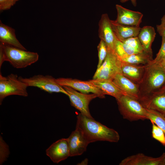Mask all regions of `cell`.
<instances>
[{
	"mask_svg": "<svg viewBox=\"0 0 165 165\" xmlns=\"http://www.w3.org/2000/svg\"><path fill=\"white\" fill-rule=\"evenodd\" d=\"M76 127L83 132L90 143L98 141L118 142L120 138L119 133L99 122L87 117L81 113L77 116Z\"/></svg>",
	"mask_w": 165,
	"mask_h": 165,
	"instance_id": "obj_1",
	"label": "cell"
},
{
	"mask_svg": "<svg viewBox=\"0 0 165 165\" xmlns=\"http://www.w3.org/2000/svg\"><path fill=\"white\" fill-rule=\"evenodd\" d=\"M37 53L28 51L12 46L0 43V69L5 61L9 62L14 68H23L38 59Z\"/></svg>",
	"mask_w": 165,
	"mask_h": 165,
	"instance_id": "obj_2",
	"label": "cell"
},
{
	"mask_svg": "<svg viewBox=\"0 0 165 165\" xmlns=\"http://www.w3.org/2000/svg\"><path fill=\"white\" fill-rule=\"evenodd\" d=\"M165 84V71L153 65H146L143 77L138 84L139 98L158 91Z\"/></svg>",
	"mask_w": 165,
	"mask_h": 165,
	"instance_id": "obj_3",
	"label": "cell"
},
{
	"mask_svg": "<svg viewBox=\"0 0 165 165\" xmlns=\"http://www.w3.org/2000/svg\"><path fill=\"white\" fill-rule=\"evenodd\" d=\"M116 100L123 118L131 121L148 119L147 109L138 99L123 95Z\"/></svg>",
	"mask_w": 165,
	"mask_h": 165,
	"instance_id": "obj_4",
	"label": "cell"
},
{
	"mask_svg": "<svg viewBox=\"0 0 165 165\" xmlns=\"http://www.w3.org/2000/svg\"><path fill=\"white\" fill-rule=\"evenodd\" d=\"M122 61L115 51L108 50V54L101 65L97 70L93 79L112 81L118 74L122 73Z\"/></svg>",
	"mask_w": 165,
	"mask_h": 165,
	"instance_id": "obj_5",
	"label": "cell"
},
{
	"mask_svg": "<svg viewBox=\"0 0 165 165\" xmlns=\"http://www.w3.org/2000/svg\"><path fill=\"white\" fill-rule=\"evenodd\" d=\"M17 75L11 74L6 77L0 73V105L6 97L18 95L24 97L28 96L24 83L19 79Z\"/></svg>",
	"mask_w": 165,
	"mask_h": 165,
	"instance_id": "obj_6",
	"label": "cell"
},
{
	"mask_svg": "<svg viewBox=\"0 0 165 165\" xmlns=\"http://www.w3.org/2000/svg\"><path fill=\"white\" fill-rule=\"evenodd\" d=\"M18 78L28 86L37 87L50 93H61L68 95L63 86L58 83L56 79L51 75H38L28 78L19 76Z\"/></svg>",
	"mask_w": 165,
	"mask_h": 165,
	"instance_id": "obj_7",
	"label": "cell"
},
{
	"mask_svg": "<svg viewBox=\"0 0 165 165\" xmlns=\"http://www.w3.org/2000/svg\"><path fill=\"white\" fill-rule=\"evenodd\" d=\"M68 94L71 105L79 111L83 115L90 118H93L91 116L89 108L90 102L99 96L92 93L88 94L77 92L74 89L66 86H63Z\"/></svg>",
	"mask_w": 165,
	"mask_h": 165,
	"instance_id": "obj_8",
	"label": "cell"
},
{
	"mask_svg": "<svg viewBox=\"0 0 165 165\" xmlns=\"http://www.w3.org/2000/svg\"><path fill=\"white\" fill-rule=\"evenodd\" d=\"M56 81L62 86L70 87L80 92L88 94L89 93L97 94L99 98H104L102 92L93 84L89 80L82 81L69 78H59L56 79Z\"/></svg>",
	"mask_w": 165,
	"mask_h": 165,
	"instance_id": "obj_9",
	"label": "cell"
},
{
	"mask_svg": "<svg viewBox=\"0 0 165 165\" xmlns=\"http://www.w3.org/2000/svg\"><path fill=\"white\" fill-rule=\"evenodd\" d=\"M67 139L70 156L82 154L86 151L87 146L90 143L82 131L76 127L75 130Z\"/></svg>",
	"mask_w": 165,
	"mask_h": 165,
	"instance_id": "obj_10",
	"label": "cell"
},
{
	"mask_svg": "<svg viewBox=\"0 0 165 165\" xmlns=\"http://www.w3.org/2000/svg\"><path fill=\"white\" fill-rule=\"evenodd\" d=\"M98 26L99 38L105 42L108 50L115 52L117 39L112 28L111 20L107 13L102 15L99 22Z\"/></svg>",
	"mask_w": 165,
	"mask_h": 165,
	"instance_id": "obj_11",
	"label": "cell"
},
{
	"mask_svg": "<svg viewBox=\"0 0 165 165\" xmlns=\"http://www.w3.org/2000/svg\"><path fill=\"white\" fill-rule=\"evenodd\" d=\"M138 100L145 108L157 111L165 116V91L146 95Z\"/></svg>",
	"mask_w": 165,
	"mask_h": 165,
	"instance_id": "obj_12",
	"label": "cell"
},
{
	"mask_svg": "<svg viewBox=\"0 0 165 165\" xmlns=\"http://www.w3.org/2000/svg\"><path fill=\"white\" fill-rule=\"evenodd\" d=\"M46 153L51 160L56 163L70 156L67 138H62L53 143L46 150Z\"/></svg>",
	"mask_w": 165,
	"mask_h": 165,
	"instance_id": "obj_13",
	"label": "cell"
},
{
	"mask_svg": "<svg viewBox=\"0 0 165 165\" xmlns=\"http://www.w3.org/2000/svg\"><path fill=\"white\" fill-rule=\"evenodd\" d=\"M116 7L117 15L115 21L117 23L126 26H140L143 16L141 13L127 9L118 4Z\"/></svg>",
	"mask_w": 165,
	"mask_h": 165,
	"instance_id": "obj_14",
	"label": "cell"
},
{
	"mask_svg": "<svg viewBox=\"0 0 165 165\" xmlns=\"http://www.w3.org/2000/svg\"><path fill=\"white\" fill-rule=\"evenodd\" d=\"M119 165H165V157L162 155L154 158L139 153L122 160Z\"/></svg>",
	"mask_w": 165,
	"mask_h": 165,
	"instance_id": "obj_15",
	"label": "cell"
},
{
	"mask_svg": "<svg viewBox=\"0 0 165 165\" xmlns=\"http://www.w3.org/2000/svg\"><path fill=\"white\" fill-rule=\"evenodd\" d=\"M112 81L125 95L138 100L140 92L138 84L133 82L121 73L117 74Z\"/></svg>",
	"mask_w": 165,
	"mask_h": 165,
	"instance_id": "obj_16",
	"label": "cell"
},
{
	"mask_svg": "<svg viewBox=\"0 0 165 165\" xmlns=\"http://www.w3.org/2000/svg\"><path fill=\"white\" fill-rule=\"evenodd\" d=\"M111 23L116 38L121 42L129 38L138 36L141 29L140 26L125 25L115 20H111Z\"/></svg>",
	"mask_w": 165,
	"mask_h": 165,
	"instance_id": "obj_17",
	"label": "cell"
},
{
	"mask_svg": "<svg viewBox=\"0 0 165 165\" xmlns=\"http://www.w3.org/2000/svg\"><path fill=\"white\" fill-rule=\"evenodd\" d=\"M121 61L122 74L133 82L139 84L144 74L146 65L132 64Z\"/></svg>",
	"mask_w": 165,
	"mask_h": 165,
	"instance_id": "obj_18",
	"label": "cell"
},
{
	"mask_svg": "<svg viewBox=\"0 0 165 165\" xmlns=\"http://www.w3.org/2000/svg\"><path fill=\"white\" fill-rule=\"evenodd\" d=\"M89 80L104 95L113 96L116 100L125 95L112 80L94 79Z\"/></svg>",
	"mask_w": 165,
	"mask_h": 165,
	"instance_id": "obj_19",
	"label": "cell"
},
{
	"mask_svg": "<svg viewBox=\"0 0 165 165\" xmlns=\"http://www.w3.org/2000/svg\"><path fill=\"white\" fill-rule=\"evenodd\" d=\"M0 42L26 50L17 39L13 28L3 24L0 21Z\"/></svg>",
	"mask_w": 165,
	"mask_h": 165,
	"instance_id": "obj_20",
	"label": "cell"
},
{
	"mask_svg": "<svg viewBox=\"0 0 165 165\" xmlns=\"http://www.w3.org/2000/svg\"><path fill=\"white\" fill-rule=\"evenodd\" d=\"M156 35L155 30L152 27L146 26L141 28L138 37L144 51L152 55L151 46Z\"/></svg>",
	"mask_w": 165,
	"mask_h": 165,
	"instance_id": "obj_21",
	"label": "cell"
},
{
	"mask_svg": "<svg viewBox=\"0 0 165 165\" xmlns=\"http://www.w3.org/2000/svg\"><path fill=\"white\" fill-rule=\"evenodd\" d=\"M152 57V55L143 51L120 59L122 61L128 63L146 65L153 60Z\"/></svg>",
	"mask_w": 165,
	"mask_h": 165,
	"instance_id": "obj_22",
	"label": "cell"
},
{
	"mask_svg": "<svg viewBox=\"0 0 165 165\" xmlns=\"http://www.w3.org/2000/svg\"><path fill=\"white\" fill-rule=\"evenodd\" d=\"M115 52L120 58L139 53L117 39L116 43Z\"/></svg>",
	"mask_w": 165,
	"mask_h": 165,
	"instance_id": "obj_23",
	"label": "cell"
},
{
	"mask_svg": "<svg viewBox=\"0 0 165 165\" xmlns=\"http://www.w3.org/2000/svg\"><path fill=\"white\" fill-rule=\"evenodd\" d=\"M146 109L148 119L153 122L162 129L165 134V116L157 111Z\"/></svg>",
	"mask_w": 165,
	"mask_h": 165,
	"instance_id": "obj_24",
	"label": "cell"
},
{
	"mask_svg": "<svg viewBox=\"0 0 165 165\" xmlns=\"http://www.w3.org/2000/svg\"><path fill=\"white\" fill-rule=\"evenodd\" d=\"M152 138L165 146V134L163 131L152 121Z\"/></svg>",
	"mask_w": 165,
	"mask_h": 165,
	"instance_id": "obj_25",
	"label": "cell"
},
{
	"mask_svg": "<svg viewBox=\"0 0 165 165\" xmlns=\"http://www.w3.org/2000/svg\"><path fill=\"white\" fill-rule=\"evenodd\" d=\"M98 51V62L97 69L102 64L108 54V50L105 42L101 40L97 47Z\"/></svg>",
	"mask_w": 165,
	"mask_h": 165,
	"instance_id": "obj_26",
	"label": "cell"
},
{
	"mask_svg": "<svg viewBox=\"0 0 165 165\" xmlns=\"http://www.w3.org/2000/svg\"><path fill=\"white\" fill-rule=\"evenodd\" d=\"M140 53L143 51L142 45L138 36L126 39L121 42Z\"/></svg>",
	"mask_w": 165,
	"mask_h": 165,
	"instance_id": "obj_27",
	"label": "cell"
},
{
	"mask_svg": "<svg viewBox=\"0 0 165 165\" xmlns=\"http://www.w3.org/2000/svg\"><path fill=\"white\" fill-rule=\"evenodd\" d=\"M165 57V38H162L160 48L155 58L152 60L148 65L152 64L158 62Z\"/></svg>",
	"mask_w": 165,
	"mask_h": 165,
	"instance_id": "obj_28",
	"label": "cell"
},
{
	"mask_svg": "<svg viewBox=\"0 0 165 165\" xmlns=\"http://www.w3.org/2000/svg\"><path fill=\"white\" fill-rule=\"evenodd\" d=\"M19 0H0L1 11L9 9Z\"/></svg>",
	"mask_w": 165,
	"mask_h": 165,
	"instance_id": "obj_29",
	"label": "cell"
},
{
	"mask_svg": "<svg viewBox=\"0 0 165 165\" xmlns=\"http://www.w3.org/2000/svg\"><path fill=\"white\" fill-rule=\"evenodd\" d=\"M157 31L160 35L165 38V14L161 19V23L156 26Z\"/></svg>",
	"mask_w": 165,
	"mask_h": 165,
	"instance_id": "obj_30",
	"label": "cell"
},
{
	"mask_svg": "<svg viewBox=\"0 0 165 165\" xmlns=\"http://www.w3.org/2000/svg\"><path fill=\"white\" fill-rule=\"evenodd\" d=\"M151 65L159 67L165 71V57L156 63Z\"/></svg>",
	"mask_w": 165,
	"mask_h": 165,
	"instance_id": "obj_31",
	"label": "cell"
},
{
	"mask_svg": "<svg viewBox=\"0 0 165 165\" xmlns=\"http://www.w3.org/2000/svg\"><path fill=\"white\" fill-rule=\"evenodd\" d=\"M130 0L131 1L132 4L134 6L137 5V0H120V2L121 3H124Z\"/></svg>",
	"mask_w": 165,
	"mask_h": 165,
	"instance_id": "obj_32",
	"label": "cell"
},
{
	"mask_svg": "<svg viewBox=\"0 0 165 165\" xmlns=\"http://www.w3.org/2000/svg\"><path fill=\"white\" fill-rule=\"evenodd\" d=\"M88 163V160L87 159H85L82 161L79 165H87Z\"/></svg>",
	"mask_w": 165,
	"mask_h": 165,
	"instance_id": "obj_33",
	"label": "cell"
},
{
	"mask_svg": "<svg viewBox=\"0 0 165 165\" xmlns=\"http://www.w3.org/2000/svg\"><path fill=\"white\" fill-rule=\"evenodd\" d=\"M165 91V84L164 86L159 90L157 92H164Z\"/></svg>",
	"mask_w": 165,
	"mask_h": 165,
	"instance_id": "obj_34",
	"label": "cell"
},
{
	"mask_svg": "<svg viewBox=\"0 0 165 165\" xmlns=\"http://www.w3.org/2000/svg\"><path fill=\"white\" fill-rule=\"evenodd\" d=\"M162 156L165 157V152L163 153V154L162 155Z\"/></svg>",
	"mask_w": 165,
	"mask_h": 165,
	"instance_id": "obj_35",
	"label": "cell"
}]
</instances>
